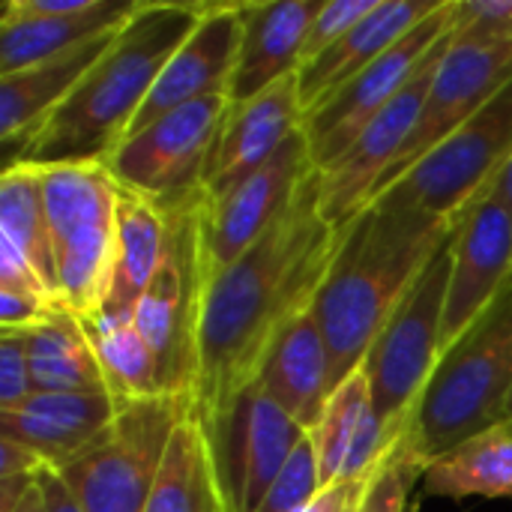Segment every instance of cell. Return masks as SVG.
<instances>
[{"label":"cell","mask_w":512,"mask_h":512,"mask_svg":"<svg viewBox=\"0 0 512 512\" xmlns=\"http://www.w3.org/2000/svg\"><path fill=\"white\" fill-rule=\"evenodd\" d=\"M339 234L321 216V174L315 171L267 234L207 279L189 396L201 426H210L255 381L276 333L312 309Z\"/></svg>","instance_id":"obj_1"},{"label":"cell","mask_w":512,"mask_h":512,"mask_svg":"<svg viewBox=\"0 0 512 512\" xmlns=\"http://www.w3.org/2000/svg\"><path fill=\"white\" fill-rule=\"evenodd\" d=\"M453 228L456 219L432 216L393 195L375 198L342 228L312 303L330 351L333 390L363 366L372 342Z\"/></svg>","instance_id":"obj_2"},{"label":"cell","mask_w":512,"mask_h":512,"mask_svg":"<svg viewBox=\"0 0 512 512\" xmlns=\"http://www.w3.org/2000/svg\"><path fill=\"white\" fill-rule=\"evenodd\" d=\"M207 3H138L111 48L42 123L18 162L93 165L129 135L162 69L198 27ZM15 162V165H18Z\"/></svg>","instance_id":"obj_3"},{"label":"cell","mask_w":512,"mask_h":512,"mask_svg":"<svg viewBox=\"0 0 512 512\" xmlns=\"http://www.w3.org/2000/svg\"><path fill=\"white\" fill-rule=\"evenodd\" d=\"M512 393V276L495 303L441 354L408 426L426 468L501 426Z\"/></svg>","instance_id":"obj_4"},{"label":"cell","mask_w":512,"mask_h":512,"mask_svg":"<svg viewBox=\"0 0 512 512\" xmlns=\"http://www.w3.org/2000/svg\"><path fill=\"white\" fill-rule=\"evenodd\" d=\"M36 168L54 243L60 300L72 315L93 318L111 294L120 186L102 162Z\"/></svg>","instance_id":"obj_5"},{"label":"cell","mask_w":512,"mask_h":512,"mask_svg":"<svg viewBox=\"0 0 512 512\" xmlns=\"http://www.w3.org/2000/svg\"><path fill=\"white\" fill-rule=\"evenodd\" d=\"M159 204L168 213V246L153 282L135 303V324L156 354L162 393L189 399L198 372V324L207 291L198 222L201 192Z\"/></svg>","instance_id":"obj_6"},{"label":"cell","mask_w":512,"mask_h":512,"mask_svg":"<svg viewBox=\"0 0 512 512\" xmlns=\"http://www.w3.org/2000/svg\"><path fill=\"white\" fill-rule=\"evenodd\" d=\"M192 411L183 396L126 399L111 426L57 474L84 512H144L174 429Z\"/></svg>","instance_id":"obj_7"},{"label":"cell","mask_w":512,"mask_h":512,"mask_svg":"<svg viewBox=\"0 0 512 512\" xmlns=\"http://www.w3.org/2000/svg\"><path fill=\"white\" fill-rule=\"evenodd\" d=\"M450 270L453 234L411 285L360 366L369 378L375 411L393 438L411 426L414 408L441 360Z\"/></svg>","instance_id":"obj_8"},{"label":"cell","mask_w":512,"mask_h":512,"mask_svg":"<svg viewBox=\"0 0 512 512\" xmlns=\"http://www.w3.org/2000/svg\"><path fill=\"white\" fill-rule=\"evenodd\" d=\"M512 156V78L438 150L381 195L456 219ZM378 195V198H381Z\"/></svg>","instance_id":"obj_9"},{"label":"cell","mask_w":512,"mask_h":512,"mask_svg":"<svg viewBox=\"0 0 512 512\" xmlns=\"http://www.w3.org/2000/svg\"><path fill=\"white\" fill-rule=\"evenodd\" d=\"M228 96H207L183 105L147 129L129 135L102 165L132 192L153 201H174L204 192V171L228 114Z\"/></svg>","instance_id":"obj_10"},{"label":"cell","mask_w":512,"mask_h":512,"mask_svg":"<svg viewBox=\"0 0 512 512\" xmlns=\"http://www.w3.org/2000/svg\"><path fill=\"white\" fill-rule=\"evenodd\" d=\"M204 432L228 512L258 510L309 435L258 384H249Z\"/></svg>","instance_id":"obj_11"},{"label":"cell","mask_w":512,"mask_h":512,"mask_svg":"<svg viewBox=\"0 0 512 512\" xmlns=\"http://www.w3.org/2000/svg\"><path fill=\"white\" fill-rule=\"evenodd\" d=\"M453 21L456 0H444L435 15L420 21L384 57H378L345 87H339L330 99L303 114V132L318 171L339 159V153L366 129V123L399 96V90L414 78V72L432 54V48L453 33Z\"/></svg>","instance_id":"obj_12"},{"label":"cell","mask_w":512,"mask_h":512,"mask_svg":"<svg viewBox=\"0 0 512 512\" xmlns=\"http://www.w3.org/2000/svg\"><path fill=\"white\" fill-rule=\"evenodd\" d=\"M450 42H453V33L444 36L432 48V54L420 63L414 78L399 90V96L366 123V129L339 153V159H333L324 171H318L321 174V216L336 231L351 225L375 201L384 177L396 165L402 147L408 144L420 120L435 69L444 51L450 48Z\"/></svg>","instance_id":"obj_13"},{"label":"cell","mask_w":512,"mask_h":512,"mask_svg":"<svg viewBox=\"0 0 512 512\" xmlns=\"http://www.w3.org/2000/svg\"><path fill=\"white\" fill-rule=\"evenodd\" d=\"M312 150L306 132H294L273 159H267L246 180L231 186L228 192L210 198L201 192V249L207 279L228 264H234L243 252H249L267 228L288 210L297 198L300 186L315 174Z\"/></svg>","instance_id":"obj_14"},{"label":"cell","mask_w":512,"mask_h":512,"mask_svg":"<svg viewBox=\"0 0 512 512\" xmlns=\"http://www.w3.org/2000/svg\"><path fill=\"white\" fill-rule=\"evenodd\" d=\"M510 78L512 42H501V45L450 42V48L444 51L435 69L420 120L408 144L402 147L396 165L384 177L378 195L387 192L393 183H399L417 162H423L432 150H438L450 135H456Z\"/></svg>","instance_id":"obj_15"},{"label":"cell","mask_w":512,"mask_h":512,"mask_svg":"<svg viewBox=\"0 0 512 512\" xmlns=\"http://www.w3.org/2000/svg\"><path fill=\"white\" fill-rule=\"evenodd\" d=\"M512 276V213L480 192L453 228V270L444 309L441 354L495 303Z\"/></svg>","instance_id":"obj_16"},{"label":"cell","mask_w":512,"mask_h":512,"mask_svg":"<svg viewBox=\"0 0 512 512\" xmlns=\"http://www.w3.org/2000/svg\"><path fill=\"white\" fill-rule=\"evenodd\" d=\"M237 48H240L237 3H207V12L201 15L198 27L189 33V39L177 48V54L162 69L129 135L147 129L165 114L183 105H192L198 99L228 96L234 63H237Z\"/></svg>","instance_id":"obj_17"},{"label":"cell","mask_w":512,"mask_h":512,"mask_svg":"<svg viewBox=\"0 0 512 512\" xmlns=\"http://www.w3.org/2000/svg\"><path fill=\"white\" fill-rule=\"evenodd\" d=\"M300 129L303 102L297 75L279 81L249 102H231L204 171V195L216 198L246 180Z\"/></svg>","instance_id":"obj_18"},{"label":"cell","mask_w":512,"mask_h":512,"mask_svg":"<svg viewBox=\"0 0 512 512\" xmlns=\"http://www.w3.org/2000/svg\"><path fill=\"white\" fill-rule=\"evenodd\" d=\"M324 0H264L237 3L240 48L231 75V102H249L279 81L297 75L309 27Z\"/></svg>","instance_id":"obj_19"},{"label":"cell","mask_w":512,"mask_h":512,"mask_svg":"<svg viewBox=\"0 0 512 512\" xmlns=\"http://www.w3.org/2000/svg\"><path fill=\"white\" fill-rule=\"evenodd\" d=\"M120 27L99 33L87 39L84 45H75L24 72L0 75V144L6 156L3 168L21 159V153L27 150L33 135L42 129V123L66 102V96L84 81V75L111 48Z\"/></svg>","instance_id":"obj_20"},{"label":"cell","mask_w":512,"mask_h":512,"mask_svg":"<svg viewBox=\"0 0 512 512\" xmlns=\"http://www.w3.org/2000/svg\"><path fill=\"white\" fill-rule=\"evenodd\" d=\"M111 393H33L12 411H0V438L24 444L48 468L60 471L87 450L117 417Z\"/></svg>","instance_id":"obj_21"},{"label":"cell","mask_w":512,"mask_h":512,"mask_svg":"<svg viewBox=\"0 0 512 512\" xmlns=\"http://www.w3.org/2000/svg\"><path fill=\"white\" fill-rule=\"evenodd\" d=\"M303 432H315L333 396L330 351L312 309L291 318L270 342L255 381Z\"/></svg>","instance_id":"obj_22"},{"label":"cell","mask_w":512,"mask_h":512,"mask_svg":"<svg viewBox=\"0 0 512 512\" xmlns=\"http://www.w3.org/2000/svg\"><path fill=\"white\" fill-rule=\"evenodd\" d=\"M444 0H378L375 9L357 21L339 42L297 69V87L303 114L330 99L354 75L384 57L399 39H405L420 21L435 15Z\"/></svg>","instance_id":"obj_23"},{"label":"cell","mask_w":512,"mask_h":512,"mask_svg":"<svg viewBox=\"0 0 512 512\" xmlns=\"http://www.w3.org/2000/svg\"><path fill=\"white\" fill-rule=\"evenodd\" d=\"M309 438L318 453L324 486L369 480L375 474L396 438L387 432L384 420L375 411V399L363 369H357L333 390L324 417L315 432H309Z\"/></svg>","instance_id":"obj_24"},{"label":"cell","mask_w":512,"mask_h":512,"mask_svg":"<svg viewBox=\"0 0 512 512\" xmlns=\"http://www.w3.org/2000/svg\"><path fill=\"white\" fill-rule=\"evenodd\" d=\"M135 6V0H96L78 15H24L6 3L0 15V75L24 72L120 27Z\"/></svg>","instance_id":"obj_25"},{"label":"cell","mask_w":512,"mask_h":512,"mask_svg":"<svg viewBox=\"0 0 512 512\" xmlns=\"http://www.w3.org/2000/svg\"><path fill=\"white\" fill-rule=\"evenodd\" d=\"M120 186V183H117ZM168 246V213L159 201L123 189L117 195V249L111 294L102 312H135Z\"/></svg>","instance_id":"obj_26"},{"label":"cell","mask_w":512,"mask_h":512,"mask_svg":"<svg viewBox=\"0 0 512 512\" xmlns=\"http://www.w3.org/2000/svg\"><path fill=\"white\" fill-rule=\"evenodd\" d=\"M144 512H228L207 432L192 411L171 435Z\"/></svg>","instance_id":"obj_27"},{"label":"cell","mask_w":512,"mask_h":512,"mask_svg":"<svg viewBox=\"0 0 512 512\" xmlns=\"http://www.w3.org/2000/svg\"><path fill=\"white\" fill-rule=\"evenodd\" d=\"M33 384L39 393H108V381L78 315L60 309L24 333Z\"/></svg>","instance_id":"obj_28"},{"label":"cell","mask_w":512,"mask_h":512,"mask_svg":"<svg viewBox=\"0 0 512 512\" xmlns=\"http://www.w3.org/2000/svg\"><path fill=\"white\" fill-rule=\"evenodd\" d=\"M429 498H512V432L495 426L450 453L438 456L423 474Z\"/></svg>","instance_id":"obj_29"},{"label":"cell","mask_w":512,"mask_h":512,"mask_svg":"<svg viewBox=\"0 0 512 512\" xmlns=\"http://www.w3.org/2000/svg\"><path fill=\"white\" fill-rule=\"evenodd\" d=\"M81 324L108 381V393L117 402L162 396L159 363L135 324V312H99L81 318Z\"/></svg>","instance_id":"obj_30"},{"label":"cell","mask_w":512,"mask_h":512,"mask_svg":"<svg viewBox=\"0 0 512 512\" xmlns=\"http://www.w3.org/2000/svg\"><path fill=\"white\" fill-rule=\"evenodd\" d=\"M0 237L12 243L30 267L42 276L48 291L60 300L57 288V264H54V243L42 201V180L39 168L18 162L3 168L0 177ZM63 303V300H60Z\"/></svg>","instance_id":"obj_31"},{"label":"cell","mask_w":512,"mask_h":512,"mask_svg":"<svg viewBox=\"0 0 512 512\" xmlns=\"http://www.w3.org/2000/svg\"><path fill=\"white\" fill-rule=\"evenodd\" d=\"M423 474L426 462L417 456L405 429L369 477L366 492L354 512H408L414 486L423 483Z\"/></svg>","instance_id":"obj_32"},{"label":"cell","mask_w":512,"mask_h":512,"mask_svg":"<svg viewBox=\"0 0 512 512\" xmlns=\"http://www.w3.org/2000/svg\"><path fill=\"white\" fill-rule=\"evenodd\" d=\"M324 489L321 483V468H318V453L312 438L306 435L300 447L294 450L291 462L285 465L282 477L273 483L267 498L255 512H300L318 492Z\"/></svg>","instance_id":"obj_33"},{"label":"cell","mask_w":512,"mask_h":512,"mask_svg":"<svg viewBox=\"0 0 512 512\" xmlns=\"http://www.w3.org/2000/svg\"><path fill=\"white\" fill-rule=\"evenodd\" d=\"M453 42L462 45L512 42V0H456Z\"/></svg>","instance_id":"obj_34"},{"label":"cell","mask_w":512,"mask_h":512,"mask_svg":"<svg viewBox=\"0 0 512 512\" xmlns=\"http://www.w3.org/2000/svg\"><path fill=\"white\" fill-rule=\"evenodd\" d=\"M378 0H324V6L318 9L309 36H306V48H303V63L318 57L321 51H327L333 42H339L357 21H363Z\"/></svg>","instance_id":"obj_35"},{"label":"cell","mask_w":512,"mask_h":512,"mask_svg":"<svg viewBox=\"0 0 512 512\" xmlns=\"http://www.w3.org/2000/svg\"><path fill=\"white\" fill-rule=\"evenodd\" d=\"M36 393L24 333L0 330V411H12Z\"/></svg>","instance_id":"obj_36"},{"label":"cell","mask_w":512,"mask_h":512,"mask_svg":"<svg viewBox=\"0 0 512 512\" xmlns=\"http://www.w3.org/2000/svg\"><path fill=\"white\" fill-rule=\"evenodd\" d=\"M63 306L51 297L33 294V291H15L0 288V330L9 333H27L39 324H45L51 315H57Z\"/></svg>","instance_id":"obj_37"},{"label":"cell","mask_w":512,"mask_h":512,"mask_svg":"<svg viewBox=\"0 0 512 512\" xmlns=\"http://www.w3.org/2000/svg\"><path fill=\"white\" fill-rule=\"evenodd\" d=\"M369 480H348V483H333L324 486L300 512H354L366 492Z\"/></svg>","instance_id":"obj_38"},{"label":"cell","mask_w":512,"mask_h":512,"mask_svg":"<svg viewBox=\"0 0 512 512\" xmlns=\"http://www.w3.org/2000/svg\"><path fill=\"white\" fill-rule=\"evenodd\" d=\"M42 468H48L33 450L24 444H15L9 438H0V480L9 477H36Z\"/></svg>","instance_id":"obj_39"},{"label":"cell","mask_w":512,"mask_h":512,"mask_svg":"<svg viewBox=\"0 0 512 512\" xmlns=\"http://www.w3.org/2000/svg\"><path fill=\"white\" fill-rule=\"evenodd\" d=\"M42 501H45V512H84L78 504V498L72 495V489L66 486V480L54 471V468H42L36 474Z\"/></svg>","instance_id":"obj_40"},{"label":"cell","mask_w":512,"mask_h":512,"mask_svg":"<svg viewBox=\"0 0 512 512\" xmlns=\"http://www.w3.org/2000/svg\"><path fill=\"white\" fill-rule=\"evenodd\" d=\"M486 192H489L492 198H498L504 207H510L512 213V156L507 159V165L498 171V177L486 186Z\"/></svg>","instance_id":"obj_41"},{"label":"cell","mask_w":512,"mask_h":512,"mask_svg":"<svg viewBox=\"0 0 512 512\" xmlns=\"http://www.w3.org/2000/svg\"><path fill=\"white\" fill-rule=\"evenodd\" d=\"M12 512H45V501H42V492H39V483H33L27 489V495L15 504Z\"/></svg>","instance_id":"obj_42"},{"label":"cell","mask_w":512,"mask_h":512,"mask_svg":"<svg viewBox=\"0 0 512 512\" xmlns=\"http://www.w3.org/2000/svg\"><path fill=\"white\" fill-rule=\"evenodd\" d=\"M501 426H504V429H510V432H512V393H510V399H507V405H504V417H501Z\"/></svg>","instance_id":"obj_43"},{"label":"cell","mask_w":512,"mask_h":512,"mask_svg":"<svg viewBox=\"0 0 512 512\" xmlns=\"http://www.w3.org/2000/svg\"><path fill=\"white\" fill-rule=\"evenodd\" d=\"M408 512H420V510H417V507H414V504H411V510H408Z\"/></svg>","instance_id":"obj_44"}]
</instances>
